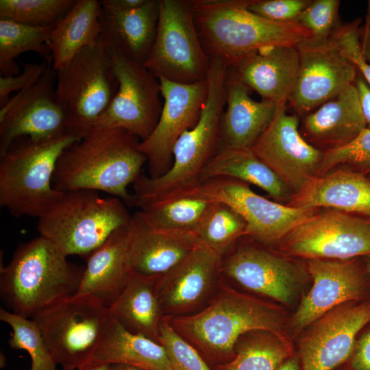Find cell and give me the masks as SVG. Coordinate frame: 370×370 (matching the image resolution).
I'll use <instances>...</instances> for the list:
<instances>
[{"label": "cell", "mask_w": 370, "mask_h": 370, "mask_svg": "<svg viewBox=\"0 0 370 370\" xmlns=\"http://www.w3.org/2000/svg\"><path fill=\"white\" fill-rule=\"evenodd\" d=\"M173 195L143 206L140 213L155 228L193 232L214 203L197 189Z\"/></svg>", "instance_id": "cell-33"}, {"label": "cell", "mask_w": 370, "mask_h": 370, "mask_svg": "<svg viewBox=\"0 0 370 370\" xmlns=\"http://www.w3.org/2000/svg\"><path fill=\"white\" fill-rule=\"evenodd\" d=\"M80 140L66 134L56 138L16 139L0 155V206L15 217L42 216L64 193L53 177L63 151Z\"/></svg>", "instance_id": "cell-6"}, {"label": "cell", "mask_w": 370, "mask_h": 370, "mask_svg": "<svg viewBox=\"0 0 370 370\" xmlns=\"http://www.w3.org/2000/svg\"><path fill=\"white\" fill-rule=\"evenodd\" d=\"M247 224L243 217L227 204L214 201L195 231L199 241L222 258L234 244L245 236Z\"/></svg>", "instance_id": "cell-36"}, {"label": "cell", "mask_w": 370, "mask_h": 370, "mask_svg": "<svg viewBox=\"0 0 370 370\" xmlns=\"http://www.w3.org/2000/svg\"><path fill=\"white\" fill-rule=\"evenodd\" d=\"M110 365H88L77 370H110Z\"/></svg>", "instance_id": "cell-50"}, {"label": "cell", "mask_w": 370, "mask_h": 370, "mask_svg": "<svg viewBox=\"0 0 370 370\" xmlns=\"http://www.w3.org/2000/svg\"><path fill=\"white\" fill-rule=\"evenodd\" d=\"M289 258L250 245H239L222 258V276L284 304L293 300L304 275Z\"/></svg>", "instance_id": "cell-21"}, {"label": "cell", "mask_w": 370, "mask_h": 370, "mask_svg": "<svg viewBox=\"0 0 370 370\" xmlns=\"http://www.w3.org/2000/svg\"><path fill=\"white\" fill-rule=\"evenodd\" d=\"M235 355L229 362L213 370H277L293 356L288 345L271 332L254 330L241 335L234 347Z\"/></svg>", "instance_id": "cell-34"}, {"label": "cell", "mask_w": 370, "mask_h": 370, "mask_svg": "<svg viewBox=\"0 0 370 370\" xmlns=\"http://www.w3.org/2000/svg\"><path fill=\"white\" fill-rule=\"evenodd\" d=\"M339 0H312L297 22L317 40L330 38L341 25L339 21Z\"/></svg>", "instance_id": "cell-41"}, {"label": "cell", "mask_w": 370, "mask_h": 370, "mask_svg": "<svg viewBox=\"0 0 370 370\" xmlns=\"http://www.w3.org/2000/svg\"><path fill=\"white\" fill-rule=\"evenodd\" d=\"M201 45L227 66L261 48L297 45L311 38L298 22L279 23L248 9L251 0H190Z\"/></svg>", "instance_id": "cell-3"}, {"label": "cell", "mask_w": 370, "mask_h": 370, "mask_svg": "<svg viewBox=\"0 0 370 370\" xmlns=\"http://www.w3.org/2000/svg\"><path fill=\"white\" fill-rule=\"evenodd\" d=\"M359 37L362 52L370 65V0L367 2L364 23L359 29Z\"/></svg>", "instance_id": "cell-47"}, {"label": "cell", "mask_w": 370, "mask_h": 370, "mask_svg": "<svg viewBox=\"0 0 370 370\" xmlns=\"http://www.w3.org/2000/svg\"><path fill=\"white\" fill-rule=\"evenodd\" d=\"M297 49L299 71L288 102L298 116H304L354 84L358 71L330 38H308Z\"/></svg>", "instance_id": "cell-15"}, {"label": "cell", "mask_w": 370, "mask_h": 370, "mask_svg": "<svg viewBox=\"0 0 370 370\" xmlns=\"http://www.w3.org/2000/svg\"><path fill=\"white\" fill-rule=\"evenodd\" d=\"M370 322V299L340 305L311 325L299 341L301 370H333L349 359L357 336Z\"/></svg>", "instance_id": "cell-18"}, {"label": "cell", "mask_w": 370, "mask_h": 370, "mask_svg": "<svg viewBox=\"0 0 370 370\" xmlns=\"http://www.w3.org/2000/svg\"><path fill=\"white\" fill-rule=\"evenodd\" d=\"M348 365L353 370H370V322L358 334Z\"/></svg>", "instance_id": "cell-45"}, {"label": "cell", "mask_w": 370, "mask_h": 370, "mask_svg": "<svg viewBox=\"0 0 370 370\" xmlns=\"http://www.w3.org/2000/svg\"><path fill=\"white\" fill-rule=\"evenodd\" d=\"M354 85L358 92L362 111L370 128V86L358 73L354 81Z\"/></svg>", "instance_id": "cell-46"}, {"label": "cell", "mask_w": 370, "mask_h": 370, "mask_svg": "<svg viewBox=\"0 0 370 370\" xmlns=\"http://www.w3.org/2000/svg\"><path fill=\"white\" fill-rule=\"evenodd\" d=\"M208 95L197 123L175 142L173 162L162 175L151 178L141 174L133 184L131 206L141 208L150 202L193 190L201 184V173L217 153L221 114L226 104L225 72L210 70Z\"/></svg>", "instance_id": "cell-5"}, {"label": "cell", "mask_w": 370, "mask_h": 370, "mask_svg": "<svg viewBox=\"0 0 370 370\" xmlns=\"http://www.w3.org/2000/svg\"><path fill=\"white\" fill-rule=\"evenodd\" d=\"M102 8L97 0H77L53 27L48 46L55 71L64 66L81 50L98 42L102 34Z\"/></svg>", "instance_id": "cell-31"}, {"label": "cell", "mask_w": 370, "mask_h": 370, "mask_svg": "<svg viewBox=\"0 0 370 370\" xmlns=\"http://www.w3.org/2000/svg\"><path fill=\"white\" fill-rule=\"evenodd\" d=\"M278 245L285 256L308 260L370 256V221L333 209L319 210Z\"/></svg>", "instance_id": "cell-11"}, {"label": "cell", "mask_w": 370, "mask_h": 370, "mask_svg": "<svg viewBox=\"0 0 370 370\" xmlns=\"http://www.w3.org/2000/svg\"><path fill=\"white\" fill-rule=\"evenodd\" d=\"M159 12V0H146L124 12L102 8V36L111 48L144 65L156 39Z\"/></svg>", "instance_id": "cell-28"}, {"label": "cell", "mask_w": 370, "mask_h": 370, "mask_svg": "<svg viewBox=\"0 0 370 370\" xmlns=\"http://www.w3.org/2000/svg\"><path fill=\"white\" fill-rule=\"evenodd\" d=\"M286 204L326 208L370 221V179L350 169L337 168L312 179Z\"/></svg>", "instance_id": "cell-26"}, {"label": "cell", "mask_w": 370, "mask_h": 370, "mask_svg": "<svg viewBox=\"0 0 370 370\" xmlns=\"http://www.w3.org/2000/svg\"><path fill=\"white\" fill-rule=\"evenodd\" d=\"M337 168L364 175L370 173V128L363 130L347 145L325 152L318 176Z\"/></svg>", "instance_id": "cell-39"}, {"label": "cell", "mask_w": 370, "mask_h": 370, "mask_svg": "<svg viewBox=\"0 0 370 370\" xmlns=\"http://www.w3.org/2000/svg\"><path fill=\"white\" fill-rule=\"evenodd\" d=\"M362 22V19L358 18L351 22L341 24L332 34L330 38L370 86V65L362 52L359 37Z\"/></svg>", "instance_id": "cell-42"}, {"label": "cell", "mask_w": 370, "mask_h": 370, "mask_svg": "<svg viewBox=\"0 0 370 370\" xmlns=\"http://www.w3.org/2000/svg\"><path fill=\"white\" fill-rule=\"evenodd\" d=\"M222 257L199 243L181 262L160 276L157 293L164 317L190 315L204 308L223 276Z\"/></svg>", "instance_id": "cell-20"}, {"label": "cell", "mask_w": 370, "mask_h": 370, "mask_svg": "<svg viewBox=\"0 0 370 370\" xmlns=\"http://www.w3.org/2000/svg\"><path fill=\"white\" fill-rule=\"evenodd\" d=\"M50 60L41 63H23L22 72L13 76L0 75V108L10 99L13 92L21 91L38 80L45 71Z\"/></svg>", "instance_id": "cell-44"}, {"label": "cell", "mask_w": 370, "mask_h": 370, "mask_svg": "<svg viewBox=\"0 0 370 370\" xmlns=\"http://www.w3.org/2000/svg\"><path fill=\"white\" fill-rule=\"evenodd\" d=\"M131 218L120 199L77 190L64 193L38 218L37 230L66 256L86 257L115 230L128 225Z\"/></svg>", "instance_id": "cell-7"}, {"label": "cell", "mask_w": 370, "mask_h": 370, "mask_svg": "<svg viewBox=\"0 0 370 370\" xmlns=\"http://www.w3.org/2000/svg\"><path fill=\"white\" fill-rule=\"evenodd\" d=\"M158 278L133 272L108 309L110 314L125 329L160 343L164 315L157 293Z\"/></svg>", "instance_id": "cell-30"}, {"label": "cell", "mask_w": 370, "mask_h": 370, "mask_svg": "<svg viewBox=\"0 0 370 370\" xmlns=\"http://www.w3.org/2000/svg\"><path fill=\"white\" fill-rule=\"evenodd\" d=\"M299 116L288 114L286 102L251 149L289 188L298 193L319 175L325 153L307 142L299 130Z\"/></svg>", "instance_id": "cell-16"}, {"label": "cell", "mask_w": 370, "mask_h": 370, "mask_svg": "<svg viewBox=\"0 0 370 370\" xmlns=\"http://www.w3.org/2000/svg\"><path fill=\"white\" fill-rule=\"evenodd\" d=\"M277 370H299V358L296 356H291L284 361Z\"/></svg>", "instance_id": "cell-49"}, {"label": "cell", "mask_w": 370, "mask_h": 370, "mask_svg": "<svg viewBox=\"0 0 370 370\" xmlns=\"http://www.w3.org/2000/svg\"><path fill=\"white\" fill-rule=\"evenodd\" d=\"M160 343L165 348L174 370H213L198 351L179 335L164 317Z\"/></svg>", "instance_id": "cell-40"}, {"label": "cell", "mask_w": 370, "mask_h": 370, "mask_svg": "<svg viewBox=\"0 0 370 370\" xmlns=\"http://www.w3.org/2000/svg\"><path fill=\"white\" fill-rule=\"evenodd\" d=\"M156 39L144 66L158 79L184 84L207 80L210 58L194 21L190 0H159Z\"/></svg>", "instance_id": "cell-10"}, {"label": "cell", "mask_w": 370, "mask_h": 370, "mask_svg": "<svg viewBox=\"0 0 370 370\" xmlns=\"http://www.w3.org/2000/svg\"><path fill=\"white\" fill-rule=\"evenodd\" d=\"M139 138L121 128L92 127L59 157L53 188L67 193L77 190L103 191L131 206L127 186L142 174L147 162L139 150Z\"/></svg>", "instance_id": "cell-2"}, {"label": "cell", "mask_w": 370, "mask_h": 370, "mask_svg": "<svg viewBox=\"0 0 370 370\" xmlns=\"http://www.w3.org/2000/svg\"><path fill=\"white\" fill-rule=\"evenodd\" d=\"M312 286L303 297L292 318L299 332L328 311L345 303L370 299V278L364 260H308Z\"/></svg>", "instance_id": "cell-17"}, {"label": "cell", "mask_w": 370, "mask_h": 370, "mask_svg": "<svg viewBox=\"0 0 370 370\" xmlns=\"http://www.w3.org/2000/svg\"><path fill=\"white\" fill-rule=\"evenodd\" d=\"M62 370H74V369L71 368H69V367H62Z\"/></svg>", "instance_id": "cell-54"}, {"label": "cell", "mask_w": 370, "mask_h": 370, "mask_svg": "<svg viewBox=\"0 0 370 370\" xmlns=\"http://www.w3.org/2000/svg\"><path fill=\"white\" fill-rule=\"evenodd\" d=\"M129 224L115 230L86 256V266L75 294L88 295L109 308L130 280Z\"/></svg>", "instance_id": "cell-27"}, {"label": "cell", "mask_w": 370, "mask_h": 370, "mask_svg": "<svg viewBox=\"0 0 370 370\" xmlns=\"http://www.w3.org/2000/svg\"><path fill=\"white\" fill-rule=\"evenodd\" d=\"M109 315L108 308L95 297L75 294L50 304L32 319L57 364L79 369L97 347Z\"/></svg>", "instance_id": "cell-9"}, {"label": "cell", "mask_w": 370, "mask_h": 370, "mask_svg": "<svg viewBox=\"0 0 370 370\" xmlns=\"http://www.w3.org/2000/svg\"><path fill=\"white\" fill-rule=\"evenodd\" d=\"M312 0H251L248 9L269 21L279 23L297 22Z\"/></svg>", "instance_id": "cell-43"}, {"label": "cell", "mask_w": 370, "mask_h": 370, "mask_svg": "<svg viewBox=\"0 0 370 370\" xmlns=\"http://www.w3.org/2000/svg\"><path fill=\"white\" fill-rule=\"evenodd\" d=\"M343 370H353L349 365H347L345 368H344Z\"/></svg>", "instance_id": "cell-53"}, {"label": "cell", "mask_w": 370, "mask_h": 370, "mask_svg": "<svg viewBox=\"0 0 370 370\" xmlns=\"http://www.w3.org/2000/svg\"><path fill=\"white\" fill-rule=\"evenodd\" d=\"M365 267L370 278V256L363 257Z\"/></svg>", "instance_id": "cell-52"}, {"label": "cell", "mask_w": 370, "mask_h": 370, "mask_svg": "<svg viewBox=\"0 0 370 370\" xmlns=\"http://www.w3.org/2000/svg\"><path fill=\"white\" fill-rule=\"evenodd\" d=\"M197 189L210 199L232 207L246 222L245 236L265 245H278L319 210L270 201L254 192L248 184L231 178L211 179L201 182Z\"/></svg>", "instance_id": "cell-13"}, {"label": "cell", "mask_w": 370, "mask_h": 370, "mask_svg": "<svg viewBox=\"0 0 370 370\" xmlns=\"http://www.w3.org/2000/svg\"><path fill=\"white\" fill-rule=\"evenodd\" d=\"M367 125L354 83L303 116L299 130L307 142L325 153L347 145Z\"/></svg>", "instance_id": "cell-24"}, {"label": "cell", "mask_w": 370, "mask_h": 370, "mask_svg": "<svg viewBox=\"0 0 370 370\" xmlns=\"http://www.w3.org/2000/svg\"><path fill=\"white\" fill-rule=\"evenodd\" d=\"M56 85V73L50 61L37 82L18 92L1 108L0 155L22 137L41 140L69 134Z\"/></svg>", "instance_id": "cell-14"}, {"label": "cell", "mask_w": 370, "mask_h": 370, "mask_svg": "<svg viewBox=\"0 0 370 370\" xmlns=\"http://www.w3.org/2000/svg\"><path fill=\"white\" fill-rule=\"evenodd\" d=\"M77 0H1L0 20L32 27L53 26Z\"/></svg>", "instance_id": "cell-38"}, {"label": "cell", "mask_w": 370, "mask_h": 370, "mask_svg": "<svg viewBox=\"0 0 370 370\" xmlns=\"http://www.w3.org/2000/svg\"><path fill=\"white\" fill-rule=\"evenodd\" d=\"M110 51L119 88L93 127L123 129L143 141L153 131L161 114L160 82L143 64L111 47Z\"/></svg>", "instance_id": "cell-12"}, {"label": "cell", "mask_w": 370, "mask_h": 370, "mask_svg": "<svg viewBox=\"0 0 370 370\" xmlns=\"http://www.w3.org/2000/svg\"><path fill=\"white\" fill-rule=\"evenodd\" d=\"M101 8L114 12H124L142 5L146 0H101Z\"/></svg>", "instance_id": "cell-48"}, {"label": "cell", "mask_w": 370, "mask_h": 370, "mask_svg": "<svg viewBox=\"0 0 370 370\" xmlns=\"http://www.w3.org/2000/svg\"><path fill=\"white\" fill-rule=\"evenodd\" d=\"M66 257L40 236L20 244L0 270V295L9 311L32 319L50 304L75 295L85 267Z\"/></svg>", "instance_id": "cell-4"}, {"label": "cell", "mask_w": 370, "mask_h": 370, "mask_svg": "<svg viewBox=\"0 0 370 370\" xmlns=\"http://www.w3.org/2000/svg\"><path fill=\"white\" fill-rule=\"evenodd\" d=\"M110 370H143L138 367L123 365V364H113L110 365Z\"/></svg>", "instance_id": "cell-51"}, {"label": "cell", "mask_w": 370, "mask_h": 370, "mask_svg": "<svg viewBox=\"0 0 370 370\" xmlns=\"http://www.w3.org/2000/svg\"><path fill=\"white\" fill-rule=\"evenodd\" d=\"M225 90L227 108L221 117L219 147L251 149L270 124L277 104L254 100L251 89L230 66L226 71Z\"/></svg>", "instance_id": "cell-23"}, {"label": "cell", "mask_w": 370, "mask_h": 370, "mask_svg": "<svg viewBox=\"0 0 370 370\" xmlns=\"http://www.w3.org/2000/svg\"><path fill=\"white\" fill-rule=\"evenodd\" d=\"M164 318L212 368L230 361L235 355L237 340L250 331L271 332L292 346L278 307L235 290L223 279L214 295L201 310Z\"/></svg>", "instance_id": "cell-1"}, {"label": "cell", "mask_w": 370, "mask_h": 370, "mask_svg": "<svg viewBox=\"0 0 370 370\" xmlns=\"http://www.w3.org/2000/svg\"><path fill=\"white\" fill-rule=\"evenodd\" d=\"M129 256L134 273L160 277L185 259L200 243L193 232L153 227L140 211L129 223Z\"/></svg>", "instance_id": "cell-22"}, {"label": "cell", "mask_w": 370, "mask_h": 370, "mask_svg": "<svg viewBox=\"0 0 370 370\" xmlns=\"http://www.w3.org/2000/svg\"><path fill=\"white\" fill-rule=\"evenodd\" d=\"M163 107L158 122L138 149L146 156L149 177L164 174L173 162V146L185 131L197 123L208 95V82L184 84L158 78Z\"/></svg>", "instance_id": "cell-19"}, {"label": "cell", "mask_w": 370, "mask_h": 370, "mask_svg": "<svg viewBox=\"0 0 370 370\" xmlns=\"http://www.w3.org/2000/svg\"><path fill=\"white\" fill-rule=\"evenodd\" d=\"M299 66L297 45L261 48L230 65L262 99L275 104L288 102L297 79Z\"/></svg>", "instance_id": "cell-25"}, {"label": "cell", "mask_w": 370, "mask_h": 370, "mask_svg": "<svg viewBox=\"0 0 370 370\" xmlns=\"http://www.w3.org/2000/svg\"><path fill=\"white\" fill-rule=\"evenodd\" d=\"M56 93L69 134L82 138L108 108L119 88L110 47L101 36L56 71Z\"/></svg>", "instance_id": "cell-8"}, {"label": "cell", "mask_w": 370, "mask_h": 370, "mask_svg": "<svg viewBox=\"0 0 370 370\" xmlns=\"http://www.w3.org/2000/svg\"><path fill=\"white\" fill-rule=\"evenodd\" d=\"M123 364L143 370H174L160 343L125 329L110 314L88 365Z\"/></svg>", "instance_id": "cell-29"}, {"label": "cell", "mask_w": 370, "mask_h": 370, "mask_svg": "<svg viewBox=\"0 0 370 370\" xmlns=\"http://www.w3.org/2000/svg\"><path fill=\"white\" fill-rule=\"evenodd\" d=\"M0 320L12 328L8 340L10 347L27 352L31 358L30 370H56L54 360L38 327L32 319L0 308Z\"/></svg>", "instance_id": "cell-37"}, {"label": "cell", "mask_w": 370, "mask_h": 370, "mask_svg": "<svg viewBox=\"0 0 370 370\" xmlns=\"http://www.w3.org/2000/svg\"><path fill=\"white\" fill-rule=\"evenodd\" d=\"M227 177L254 184L280 201H290L293 193L281 178L251 149L219 147L201 175V183Z\"/></svg>", "instance_id": "cell-32"}, {"label": "cell", "mask_w": 370, "mask_h": 370, "mask_svg": "<svg viewBox=\"0 0 370 370\" xmlns=\"http://www.w3.org/2000/svg\"><path fill=\"white\" fill-rule=\"evenodd\" d=\"M50 27H32L0 20V74L13 76L20 73L16 60L27 51H35L43 60L51 59L48 42Z\"/></svg>", "instance_id": "cell-35"}]
</instances>
